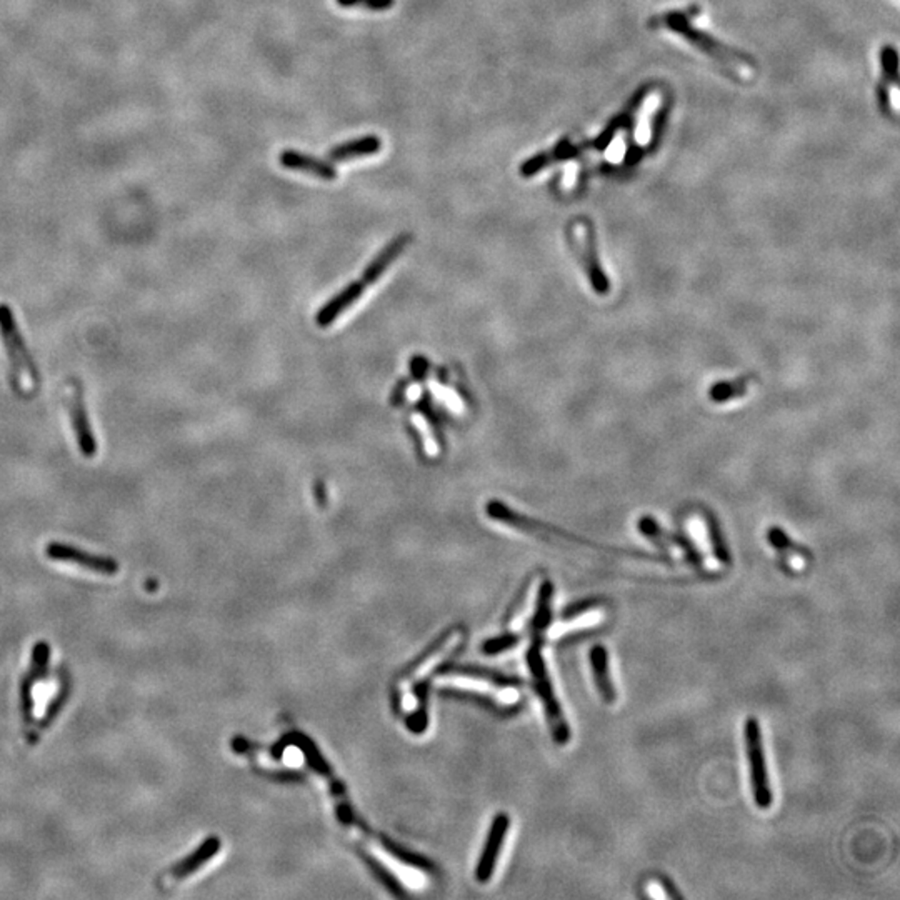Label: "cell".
Returning <instances> with one entry per match:
<instances>
[{
	"mask_svg": "<svg viewBox=\"0 0 900 900\" xmlns=\"http://www.w3.org/2000/svg\"><path fill=\"white\" fill-rule=\"evenodd\" d=\"M554 588L544 584L537 590L536 607L534 614L528 624V649L526 652V664H527L530 679H532V689L537 694L540 704L544 707V714L547 721L548 731L554 739V742L558 745H568L570 742V727L564 717V711L558 704L557 695L554 690L552 679L548 675L547 664L544 659V642L548 627L554 622Z\"/></svg>",
	"mask_w": 900,
	"mask_h": 900,
	"instance_id": "2",
	"label": "cell"
},
{
	"mask_svg": "<svg viewBox=\"0 0 900 900\" xmlns=\"http://www.w3.org/2000/svg\"><path fill=\"white\" fill-rule=\"evenodd\" d=\"M467 629L450 627L442 632L421 656L395 675L391 687L394 714L399 715L412 734H424L429 725V689L434 675L442 674L450 660L459 654L467 640Z\"/></svg>",
	"mask_w": 900,
	"mask_h": 900,
	"instance_id": "1",
	"label": "cell"
},
{
	"mask_svg": "<svg viewBox=\"0 0 900 900\" xmlns=\"http://www.w3.org/2000/svg\"><path fill=\"white\" fill-rule=\"evenodd\" d=\"M509 827V815L504 813H497L490 823L489 834H487V839L484 844V849L480 852L479 862L476 867V879L479 884H487L492 879Z\"/></svg>",
	"mask_w": 900,
	"mask_h": 900,
	"instance_id": "11",
	"label": "cell"
},
{
	"mask_svg": "<svg viewBox=\"0 0 900 900\" xmlns=\"http://www.w3.org/2000/svg\"><path fill=\"white\" fill-rule=\"evenodd\" d=\"M767 542L781 556H801L803 558L811 557V552L789 537V534L782 527H779V526H772V527L767 530Z\"/></svg>",
	"mask_w": 900,
	"mask_h": 900,
	"instance_id": "20",
	"label": "cell"
},
{
	"mask_svg": "<svg viewBox=\"0 0 900 900\" xmlns=\"http://www.w3.org/2000/svg\"><path fill=\"white\" fill-rule=\"evenodd\" d=\"M699 14H701V10L697 5L682 10H669L664 14H659L654 19H650V26L680 36L694 49L702 52L705 57L715 62L729 77L734 78L737 82L752 80L755 72H757L755 62L742 52H737L722 42H719L712 36H709L705 30L699 29L695 26V19Z\"/></svg>",
	"mask_w": 900,
	"mask_h": 900,
	"instance_id": "3",
	"label": "cell"
},
{
	"mask_svg": "<svg viewBox=\"0 0 900 900\" xmlns=\"http://www.w3.org/2000/svg\"><path fill=\"white\" fill-rule=\"evenodd\" d=\"M744 739L749 773H751V785H752L753 803L759 809L767 811V809H771L773 803L772 787H771V781H769V771H767L765 753H763L761 724L755 717L747 719L744 727Z\"/></svg>",
	"mask_w": 900,
	"mask_h": 900,
	"instance_id": "6",
	"label": "cell"
},
{
	"mask_svg": "<svg viewBox=\"0 0 900 900\" xmlns=\"http://www.w3.org/2000/svg\"><path fill=\"white\" fill-rule=\"evenodd\" d=\"M279 162H281V166L289 169V170L305 172V174L319 177L323 180H333L337 177V170L332 164L321 160L317 157L297 152V150H282V154L279 156Z\"/></svg>",
	"mask_w": 900,
	"mask_h": 900,
	"instance_id": "16",
	"label": "cell"
},
{
	"mask_svg": "<svg viewBox=\"0 0 900 900\" xmlns=\"http://www.w3.org/2000/svg\"><path fill=\"white\" fill-rule=\"evenodd\" d=\"M49 669L50 646L46 642H39L37 646L32 649L29 670H27V674L20 685V711H22V717H24V725L27 731L29 744H36V741H34V729H36L34 702H36V697L44 692L40 689V682L46 675L49 674Z\"/></svg>",
	"mask_w": 900,
	"mask_h": 900,
	"instance_id": "7",
	"label": "cell"
},
{
	"mask_svg": "<svg viewBox=\"0 0 900 900\" xmlns=\"http://www.w3.org/2000/svg\"><path fill=\"white\" fill-rule=\"evenodd\" d=\"M704 520L705 526H707V536H709V540H711V547H712L714 557L721 564L731 566L732 564V554H731V548L727 546V540H725L724 532H722V527H721L719 520H717V517H715L711 510H704Z\"/></svg>",
	"mask_w": 900,
	"mask_h": 900,
	"instance_id": "19",
	"label": "cell"
},
{
	"mask_svg": "<svg viewBox=\"0 0 900 900\" xmlns=\"http://www.w3.org/2000/svg\"><path fill=\"white\" fill-rule=\"evenodd\" d=\"M588 664H590V670H592L594 680H596L598 695L602 697V701L606 704H614L617 701V692L612 675H610L609 650L606 647L600 646V644L592 647L588 652Z\"/></svg>",
	"mask_w": 900,
	"mask_h": 900,
	"instance_id": "15",
	"label": "cell"
},
{
	"mask_svg": "<svg viewBox=\"0 0 900 900\" xmlns=\"http://www.w3.org/2000/svg\"><path fill=\"white\" fill-rule=\"evenodd\" d=\"M0 339L7 353L10 363V384L15 392L22 391V373H29L34 384H39L40 375L37 363L32 359L27 345L24 343V335L20 332L14 312L9 305L0 303Z\"/></svg>",
	"mask_w": 900,
	"mask_h": 900,
	"instance_id": "5",
	"label": "cell"
},
{
	"mask_svg": "<svg viewBox=\"0 0 900 900\" xmlns=\"http://www.w3.org/2000/svg\"><path fill=\"white\" fill-rule=\"evenodd\" d=\"M753 379H757L755 373H745L742 377H737L732 381L717 382L709 387L707 397H709V401L719 404V405L725 404V402L739 399V397H744L747 389H749V384Z\"/></svg>",
	"mask_w": 900,
	"mask_h": 900,
	"instance_id": "18",
	"label": "cell"
},
{
	"mask_svg": "<svg viewBox=\"0 0 900 900\" xmlns=\"http://www.w3.org/2000/svg\"><path fill=\"white\" fill-rule=\"evenodd\" d=\"M365 289L367 287L363 282H353V284L345 285L339 294L333 295L329 302L323 303L321 311L315 315V323L322 329L332 325L341 315H343L353 307V303L359 302V299L363 297Z\"/></svg>",
	"mask_w": 900,
	"mask_h": 900,
	"instance_id": "13",
	"label": "cell"
},
{
	"mask_svg": "<svg viewBox=\"0 0 900 900\" xmlns=\"http://www.w3.org/2000/svg\"><path fill=\"white\" fill-rule=\"evenodd\" d=\"M882 78L879 82V106L885 118L899 116V56L894 46H884L881 52Z\"/></svg>",
	"mask_w": 900,
	"mask_h": 900,
	"instance_id": "10",
	"label": "cell"
},
{
	"mask_svg": "<svg viewBox=\"0 0 900 900\" xmlns=\"http://www.w3.org/2000/svg\"><path fill=\"white\" fill-rule=\"evenodd\" d=\"M598 606H600V602L598 598H584V600H578V602L566 607L560 614V619H562V622H570V620H576L578 617L586 616L588 612L596 610Z\"/></svg>",
	"mask_w": 900,
	"mask_h": 900,
	"instance_id": "23",
	"label": "cell"
},
{
	"mask_svg": "<svg viewBox=\"0 0 900 900\" xmlns=\"http://www.w3.org/2000/svg\"><path fill=\"white\" fill-rule=\"evenodd\" d=\"M220 849H222V841L217 835H210L209 839H206L197 847L196 851L189 854L182 861L174 864L169 871L164 872V875L159 881L160 889H170L177 884L187 881L189 877H192L196 872L200 871L204 865L212 861L220 852Z\"/></svg>",
	"mask_w": 900,
	"mask_h": 900,
	"instance_id": "9",
	"label": "cell"
},
{
	"mask_svg": "<svg viewBox=\"0 0 900 900\" xmlns=\"http://www.w3.org/2000/svg\"><path fill=\"white\" fill-rule=\"evenodd\" d=\"M519 644L520 636L517 632H506V634H500V636L492 637L489 640H486L480 647V650L486 656H499V654L516 649Z\"/></svg>",
	"mask_w": 900,
	"mask_h": 900,
	"instance_id": "21",
	"label": "cell"
},
{
	"mask_svg": "<svg viewBox=\"0 0 900 900\" xmlns=\"http://www.w3.org/2000/svg\"><path fill=\"white\" fill-rule=\"evenodd\" d=\"M67 411H69L70 425H72V431L76 435L80 454L87 459L94 457L97 454V442H96L92 425L88 421V412L86 402H84V395H82V387L78 385L77 382H72V392H70Z\"/></svg>",
	"mask_w": 900,
	"mask_h": 900,
	"instance_id": "12",
	"label": "cell"
},
{
	"mask_svg": "<svg viewBox=\"0 0 900 900\" xmlns=\"http://www.w3.org/2000/svg\"><path fill=\"white\" fill-rule=\"evenodd\" d=\"M345 9H365L373 12H385L395 5V0H335Z\"/></svg>",
	"mask_w": 900,
	"mask_h": 900,
	"instance_id": "24",
	"label": "cell"
},
{
	"mask_svg": "<svg viewBox=\"0 0 900 900\" xmlns=\"http://www.w3.org/2000/svg\"><path fill=\"white\" fill-rule=\"evenodd\" d=\"M637 527H639V532L644 536V537L652 540L654 544H659L660 547L664 548V546H670L669 544V536L670 532L662 527L659 522H657L652 516H642L639 522H637Z\"/></svg>",
	"mask_w": 900,
	"mask_h": 900,
	"instance_id": "22",
	"label": "cell"
},
{
	"mask_svg": "<svg viewBox=\"0 0 900 900\" xmlns=\"http://www.w3.org/2000/svg\"><path fill=\"white\" fill-rule=\"evenodd\" d=\"M382 148V140L377 136H365V138H355L339 144L329 150L327 157L333 162H343L359 157L373 156Z\"/></svg>",
	"mask_w": 900,
	"mask_h": 900,
	"instance_id": "17",
	"label": "cell"
},
{
	"mask_svg": "<svg viewBox=\"0 0 900 900\" xmlns=\"http://www.w3.org/2000/svg\"><path fill=\"white\" fill-rule=\"evenodd\" d=\"M568 234L572 251L578 255V262L588 275L592 291L600 297L610 294L612 284L598 257L596 225L592 224L588 217H576L568 225Z\"/></svg>",
	"mask_w": 900,
	"mask_h": 900,
	"instance_id": "4",
	"label": "cell"
},
{
	"mask_svg": "<svg viewBox=\"0 0 900 900\" xmlns=\"http://www.w3.org/2000/svg\"><path fill=\"white\" fill-rule=\"evenodd\" d=\"M46 556L54 562H62L69 566L88 570L92 574L112 578L118 574V562L116 558L104 557V556H94L90 552H86L82 548L60 544V542H50L46 547Z\"/></svg>",
	"mask_w": 900,
	"mask_h": 900,
	"instance_id": "8",
	"label": "cell"
},
{
	"mask_svg": "<svg viewBox=\"0 0 900 900\" xmlns=\"http://www.w3.org/2000/svg\"><path fill=\"white\" fill-rule=\"evenodd\" d=\"M411 234H401L399 237L392 239L391 242L385 245L381 252L373 257V262L365 267L361 282L367 289H369V285L375 284L381 279L382 275L385 274V271L399 259V255L407 249V245L411 244Z\"/></svg>",
	"mask_w": 900,
	"mask_h": 900,
	"instance_id": "14",
	"label": "cell"
}]
</instances>
